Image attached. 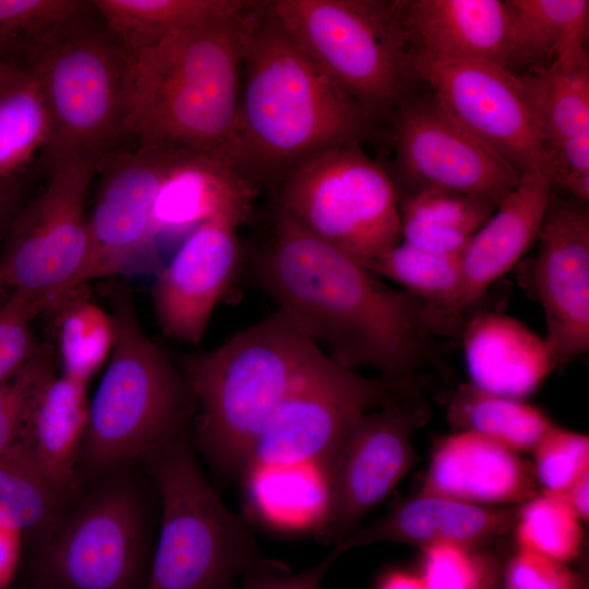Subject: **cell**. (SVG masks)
<instances>
[{"label": "cell", "instance_id": "cell-1", "mask_svg": "<svg viewBox=\"0 0 589 589\" xmlns=\"http://www.w3.org/2000/svg\"><path fill=\"white\" fill-rule=\"evenodd\" d=\"M255 284L327 357L382 377L411 380L430 359L446 318L276 211L266 241L249 254Z\"/></svg>", "mask_w": 589, "mask_h": 589}, {"label": "cell", "instance_id": "cell-2", "mask_svg": "<svg viewBox=\"0 0 589 589\" xmlns=\"http://www.w3.org/2000/svg\"><path fill=\"white\" fill-rule=\"evenodd\" d=\"M374 119L259 1L249 27L226 156L255 188L277 185L303 159L360 144Z\"/></svg>", "mask_w": 589, "mask_h": 589}, {"label": "cell", "instance_id": "cell-3", "mask_svg": "<svg viewBox=\"0 0 589 589\" xmlns=\"http://www.w3.org/2000/svg\"><path fill=\"white\" fill-rule=\"evenodd\" d=\"M412 384L365 376L323 352L255 441L238 478L242 492L281 508L321 505L358 421Z\"/></svg>", "mask_w": 589, "mask_h": 589}, {"label": "cell", "instance_id": "cell-4", "mask_svg": "<svg viewBox=\"0 0 589 589\" xmlns=\"http://www.w3.org/2000/svg\"><path fill=\"white\" fill-rule=\"evenodd\" d=\"M257 4L253 1L233 16L178 31L134 55L139 145L226 153L237 116L245 39Z\"/></svg>", "mask_w": 589, "mask_h": 589}, {"label": "cell", "instance_id": "cell-5", "mask_svg": "<svg viewBox=\"0 0 589 589\" xmlns=\"http://www.w3.org/2000/svg\"><path fill=\"white\" fill-rule=\"evenodd\" d=\"M322 353L277 309L217 348L184 358L181 372L199 408L195 440L216 470L239 478L265 424Z\"/></svg>", "mask_w": 589, "mask_h": 589}, {"label": "cell", "instance_id": "cell-6", "mask_svg": "<svg viewBox=\"0 0 589 589\" xmlns=\"http://www.w3.org/2000/svg\"><path fill=\"white\" fill-rule=\"evenodd\" d=\"M110 297L115 344L88 405L79 459L87 472L151 457L184 434L195 407L182 372L143 330L129 290Z\"/></svg>", "mask_w": 589, "mask_h": 589}, {"label": "cell", "instance_id": "cell-7", "mask_svg": "<svg viewBox=\"0 0 589 589\" xmlns=\"http://www.w3.org/2000/svg\"><path fill=\"white\" fill-rule=\"evenodd\" d=\"M149 458L163 516L145 589H235L262 564L249 526L208 484L185 434Z\"/></svg>", "mask_w": 589, "mask_h": 589}, {"label": "cell", "instance_id": "cell-8", "mask_svg": "<svg viewBox=\"0 0 589 589\" xmlns=\"http://www.w3.org/2000/svg\"><path fill=\"white\" fill-rule=\"evenodd\" d=\"M51 125L41 164L96 163L134 136V56L101 23L64 40L28 72Z\"/></svg>", "mask_w": 589, "mask_h": 589}, {"label": "cell", "instance_id": "cell-9", "mask_svg": "<svg viewBox=\"0 0 589 589\" xmlns=\"http://www.w3.org/2000/svg\"><path fill=\"white\" fill-rule=\"evenodd\" d=\"M265 5L374 120L410 98L417 75L394 1L268 0Z\"/></svg>", "mask_w": 589, "mask_h": 589}, {"label": "cell", "instance_id": "cell-10", "mask_svg": "<svg viewBox=\"0 0 589 589\" xmlns=\"http://www.w3.org/2000/svg\"><path fill=\"white\" fill-rule=\"evenodd\" d=\"M276 187L277 212L363 266L401 240L395 181L358 144L303 159Z\"/></svg>", "mask_w": 589, "mask_h": 589}, {"label": "cell", "instance_id": "cell-11", "mask_svg": "<svg viewBox=\"0 0 589 589\" xmlns=\"http://www.w3.org/2000/svg\"><path fill=\"white\" fill-rule=\"evenodd\" d=\"M96 164L83 158L50 164L39 192L12 220L0 259L2 284L45 310L79 288L89 253L87 200Z\"/></svg>", "mask_w": 589, "mask_h": 589}, {"label": "cell", "instance_id": "cell-12", "mask_svg": "<svg viewBox=\"0 0 589 589\" xmlns=\"http://www.w3.org/2000/svg\"><path fill=\"white\" fill-rule=\"evenodd\" d=\"M434 101L464 130L522 175L543 169L536 80L500 67L411 55Z\"/></svg>", "mask_w": 589, "mask_h": 589}, {"label": "cell", "instance_id": "cell-13", "mask_svg": "<svg viewBox=\"0 0 589 589\" xmlns=\"http://www.w3.org/2000/svg\"><path fill=\"white\" fill-rule=\"evenodd\" d=\"M143 508L124 484L108 485L56 524L39 557L52 589H145L149 566Z\"/></svg>", "mask_w": 589, "mask_h": 589}, {"label": "cell", "instance_id": "cell-14", "mask_svg": "<svg viewBox=\"0 0 589 589\" xmlns=\"http://www.w3.org/2000/svg\"><path fill=\"white\" fill-rule=\"evenodd\" d=\"M184 154L137 144L97 161L99 182L88 214L89 253L79 287L123 274L157 275L163 268L153 205L167 173Z\"/></svg>", "mask_w": 589, "mask_h": 589}, {"label": "cell", "instance_id": "cell-15", "mask_svg": "<svg viewBox=\"0 0 589 589\" xmlns=\"http://www.w3.org/2000/svg\"><path fill=\"white\" fill-rule=\"evenodd\" d=\"M429 416L428 405L412 384L358 421L338 459L321 541L340 543L394 490L417 462L411 436Z\"/></svg>", "mask_w": 589, "mask_h": 589}, {"label": "cell", "instance_id": "cell-16", "mask_svg": "<svg viewBox=\"0 0 589 589\" xmlns=\"http://www.w3.org/2000/svg\"><path fill=\"white\" fill-rule=\"evenodd\" d=\"M396 163L407 192L441 189L498 205L521 175L455 122L433 98L404 101L392 115Z\"/></svg>", "mask_w": 589, "mask_h": 589}, {"label": "cell", "instance_id": "cell-17", "mask_svg": "<svg viewBox=\"0 0 589 589\" xmlns=\"http://www.w3.org/2000/svg\"><path fill=\"white\" fill-rule=\"evenodd\" d=\"M534 286L555 368L589 349V209L552 190L539 235Z\"/></svg>", "mask_w": 589, "mask_h": 589}, {"label": "cell", "instance_id": "cell-18", "mask_svg": "<svg viewBox=\"0 0 589 589\" xmlns=\"http://www.w3.org/2000/svg\"><path fill=\"white\" fill-rule=\"evenodd\" d=\"M244 221L227 214L202 223L157 273L152 301L169 338L191 345L202 340L242 259L238 228Z\"/></svg>", "mask_w": 589, "mask_h": 589}, {"label": "cell", "instance_id": "cell-19", "mask_svg": "<svg viewBox=\"0 0 589 589\" xmlns=\"http://www.w3.org/2000/svg\"><path fill=\"white\" fill-rule=\"evenodd\" d=\"M394 5L410 56L483 62L527 74L507 0H406Z\"/></svg>", "mask_w": 589, "mask_h": 589}, {"label": "cell", "instance_id": "cell-20", "mask_svg": "<svg viewBox=\"0 0 589 589\" xmlns=\"http://www.w3.org/2000/svg\"><path fill=\"white\" fill-rule=\"evenodd\" d=\"M539 492L531 462L468 431H458L437 443L419 491L494 507L520 505Z\"/></svg>", "mask_w": 589, "mask_h": 589}, {"label": "cell", "instance_id": "cell-21", "mask_svg": "<svg viewBox=\"0 0 589 589\" xmlns=\"http://www.w3.org/2000/svg\"><path fill=\"white\" fill-rule=\"evenodd\" d=\"M518 509L519 505L482 506L419 493L354 530L334 549L342 555L351 549L377 542L406 543L421 549L438 543L476 548L513 531Z\"/></svg>", "mask_w": 589, "mask_h": 589}, {"label": "cell", "instance_id": "cell-22", "mask_svg": "<svg viewBox=\"0 0 589 589\" xmlns=\"http://www.w3.org/2000/svg\"><path fill=\"white\" fill-rule=\"evenodd\" d=\"M552 190L544 169L524 172L470 239L460 253V312L510 271L539 238Z\"/></svg>", "mask_w": 589, "mask_h": 589}, {"label": "cell", "instance_id": "cell-23", "mask_svg": "<svg viewBox=\"0 0 589 589\" xmlns=\"http://www.w3.org/2000/svg\"><path fill=\"white\" fill-rule=\"evenodd\" d=\"M259 189L225 154L187 153L169 170L154 201L152 224L157 242L164 235L188 230L220 215L244 220Z\"/></svg>", "mask_w": 589, "mask_h": 589}, {"label": "cell", "instance_id": "cell-24", "mask_svg": "<svg viewBox=\"0 0 589 589\" xmlns=\"http://www.w3.org/2000/svg\"><path fill=\"white\" fill-rule=\"evenodd\" d=\"M462 348L470 384L503 397L522 400L555 369L545 339L503 313L473 316Z\"/></svg>", "mask_w": 589, "mask_h": 589}, {"label": "cell", "instance_id": "cell-25", "mask_svg": "<svg viewBox=\"0 0 589 589\" xmlns=\"http://www.w3.org/2000/svg\"><path fill=\"white\" fill-rule=\"evenodd\" d=\"M86 386L51 372L38 385L26 418L22 452L62 496L76 483L88 418Z\"/></svg>", "mask_w": 589, "mask_h": 589}, {"label": "cell", "instance_id": "cell-26", "mask_svg": "<svg viewBox=\"0 0 589 589\" xmlns=\"http://www.w3.org/2000/svg\"><path fill=\"white\" fill-rule=\"evenodd\" d=\"M99 23L94 0H0V62L28 73L55 47Z\"/></svg>", "mask_w": 589, "mask_h": 589}, {"label": "cell", "instance_id": "cell-27", "mask_svg": "<svg viewBox=\"0 0 589 589\" xmlns=\"http://www.w3.org/2000/svg\"><path fill=\"white\" fill-rule=\"evenodd\" d=\"M50 137L44 96L28 73L0 98V225L15 213L27 170L41 161Z\"/></svg>", "mask_w": 589, "mask_h": 589}, {"label": "cell", "instance_id": "cell-28", "mask_svg": "<svg viewBox=\"0 0 589 589\" xmlns=\"http://www.w3.org/2000/svg\"><path fill=\"white\" fill-rule=\"evenodd\" d=\"M497 205L460 192L423 189L398 196L401 241L443 254H460Z\"/></svg>", "mask_w": 589, "mask_h": 589}, {"label": "cell", "instance_id": "cell-29", "mask_svg": "<svg viewBox=\"0 0 589 589\" xmlns=\"http://www.w3.org/2000/svg\"><path fill=\"white\" fill-rule=\"evenodd\" d=\"M250 0H94L105 27L134 56L182 29L233 16Z\"/></svg>", "mask_w": 589, "mask_h": 589}, {"label": "cell", "instance_id": "cell-30", "mask_svg": "<svg viewBox=\"0 0 589 589\" xmlns=\"http://www.w3.org/2000/svg\"><path fill=\"white\" fill-rule=\"evenodd\" d=\"M446 419L457 431L481 434L517 453L533 452L554 425L534 406L484 392L470 383L456 387Z\"/></svg>", "mask_w": 589, "mask_h": 589}, {"label": "cell", "instance_id": "cell-31", "mask_svg": "<svg viewBox=\"0 0 589 589\" xmlns=\"http://www.w3.org/2000/svg\"><path fill=\"white\" fill-rule=\"evenodd\" d=\"M75 288L44 312L53 316L57 351L63 376L87 385L109 359L115 344L111 313Z\"/></svg>", "mask_w": 589, "mask_h": 589}, {"label": "cell", "instance_id": "cell-32", "mask_svg": "<svg viewBox=\"0 0 589 589\" xmlns=\"http://www.w3.org/2000/svg\"><path fill=\"white\" fill-rule=\"evenodd\" d=\"M545 155L589 132V58L580 48L533 72Z\"/></svg>", "mask_w": 589, "mask_h": 589}, {"label": "cell", "instance_id": "cell-33", "mask_svg": "<svg viewBox=\"0 0 589 589\" xmlns=\"http://www.w3.org/2000/svg\"><path fill=\"white\" fill-rule=\"evenodd\" d=\"M517 38L531 72L587 48L589 1L507 0Z\"/></svg>", "mask_w": 589, "mask_h": 589}, {"label": "cell", "instance_id": "cell-34", "mask_svg": "<svg viewBox=\"0 0 589 589\" xmlns=\"http://www.w3.org/2000/svg\"><path fill=\"white\" fill-rule=\"evenodd\" d=\"M419 298L450 323L460 313V254H443L399 241L366 266Z\"/></svg>", "mask_w": 589, "mask_h": 589}, {"label": "cell", "instance_id": "cell-35", "mask_svg": "<svg viewBox=\"0 0 589 589\" xmlns=\"http://www.w3.org/2000/svg\"><path fill=\"white\" fill-rule=\"evenodd\" d=\"M62 498L22 450L0 456V525L47 533L59 521Z\"/></svg>", "mask_w": 589, "mask_h": 589}, {"label": "cell", "instance_id": "cell-36", "mask_svg": "<svg viewBox=\"0 0 589 589\" xmlns=\"http://www.w3.org/2000/svg\"><path fill=\"white\" fill-rule=\"evenodd\" d=\"M581 520L557 493L541 491L519 505L513 528L518 550L567 563L582 546Z\"/></svg>", "mask_w": 589, "mask_h": 589}, {"label": "cell", "instance_id": "cell-37", "mask_svg": "<svg viewBox=\"0 0 589 589\" xmlns=\"http://www.w3.org/2000/svg\"><path fill=\"white\" fill-rule=\"evenodd\" d=\"M52 346L50 341L39 344L29 361L0 382V456L22 450L32 398L40 382L56 371Z\"/></svg>", "mask_w": 589, "mask_h": 589}, {"label": "cell", "instance_id": "cell-38", "mask_svg": "<svg viewBox=\"0 0 589 589\" xmlns=\"http://www.w3.org/2000/svg\"><path fill=\"white\" fill-rule=\"evenodd\" d=\"M534 476L541 491L564 493L589 471V437L553 425L533 449Z\"/></svg>", "mask_w": 589, "mask_h": 589}, {"label": "cell", "instance_id": "cell-39", "mask_svg": "<svg viewBox=\"0 0 589 589\" xmlns=\"http://www.w3.org/2000/svg\"><path fill=\"white\" fill-rule=\"evenodd\" d=\"M492 558L474 548L438 543L422 549L426 589H482L493 582Z\"/></svg>", "mask_w": 589, "mask_h": 589}, {"label": "cell", "instance_id": "cell-40", "mask_svg": "<svg viewBox=\"0 0 589 589\" xmlns=\"http://www.w3.org/2000/svg\"><path fill=\"white\" fill-rule=\"evenodd\" d=\"M43 312L40 303L15 291L0 306V382L16 373L38 350L32 323Z\"/></svg>", "mask_w": 589, "mask_h": 589}, {"label": "cell", "instance_id": "cell-41", "mask_svg": "<svg viewBox=\"0 0 589 589\" xmlns=\"http://www.w3.org/2000/svg\"><path fill=\"white\" fill-rule=\"evenodd\" d=\"M552 188L580 202L589 200V132L566 140L546 154L543 168Z\"/></svg>", "mask_w": 589, "mask_h": 589}, {"label": "cell", "instance_id": "cell-42", "mask_svg": "<svg viewBox=\"0 0 589 589\" xmlns=\"http://www.w3.org/2000/svg\"><path fill=\"white\" fill-rule=\"evenodd\" d=\"M505 589H579L577 576L565 563L518 550L504 573Z\"/></svg>", "mask_w": 589, "mask_h": 589}, {"label": "cell", "instance_id": "cell-43", "mask_svg": "<svg viewBox=\"0 0 589 589\" xmlns=\"http://www.w3.org/2000/svg\"><path fill=\"white\" fill-rule=\"evenodd\" d=\"M340 556L334 549L325 560L294 575L276 574L269 569L268 563L260 564L244 575L240 589H320L325 574Z\"/></svg>", "mask_w": 589, "mask_h": 589}, {"label": "cell", "instance_id": "cell-44", "mask_svg": "<svg viewBox=\"0 0 589 589\" xmlns=\"http://www.w3.org/2000/svg\"><path fill=\"white\" fill-rule=\"evenodd\" d=\"M21 533L0 525V589H7L16 570Z\"/></svg>", "mask_w": 589, "mask_h": 589}, {"label": "cell", "instance_id": "cell-45", "mask_svg": "<svg viewBox=\"0 0 589 589\" xmlns=\"http://www.w3.org/2000/svg\"><path fill=\"white\" fill-rule=\"evenodd\" d=\"M589 471L577 479L564 493H557L568 503L581 521L589 518Z\"/></svg>", "mask_w": 589, "mask_h": 589}, {"label": "cell", "instance_id": "cell-46", "mask_svg": "<svg viewBox=\"0 0 589 589\" xmlns=\"http://www.w3.org/2000/svg\"><path fill=\"white\" fill-rule=\"evenodd\" d=\"M378 589H426V587L421 576L393 572L382 579Z\"/></svg>", "mask_w": 589, "mask_h": 589}, {"label": "cell", "instance_id": "cell-47", "mask_svg": "<svg viewBox=\"0 0 589 589\" xmlns=\"http://www.w3.org/2000/svg\"><path fill=\"white\" fill-rule=\"evenodd\" d=\"M27 74V72L19 68L0 62V98L25 79Z\"/></svg>", "mask_w": 589, "mask_h": 589}, {"label": "cell", "instance_id": "cell-48", "mask_svg": "<svg viewBox=\"0 0 589 589\" xmlns=\"http://www.w3.org/2000/svg\"><path fill=\"white\" fill-rule=\"evenodd\" d=\"M31 589H52V588H50V587H48V586H45V585H43V584H39V585L34 586V587L31 588Z\"/></svg>", "mask_w": 589, "mask_h": 589}, {"label": "cell", "instance_id": "cell-49", "mask_svg": "<svg viewBox=\"0 0 589 589\" xmlns=\"http://www.w3.org/2000/svg\"><path fill=\"white\" fill-rule=\"evenodd\" d=\"M2 288H5V287L3 286L2 280H1V277H0V290H1Z\"/></svg>", "mask_w": 589, "mask_h": 589}, {"label": "cell", "instance_id": "cell-50", "mask_svg": "<svg viewBox=\"0 0 589 589\" xmlns=\"http://www.w3.org/2000/svg\"><path fill=\"white\" fill-rule=\"evenodd\" d=\"M5 299H7V298H5ZM5 299H4V300H5ZM4 300L0 301V306L2 305V303L4 302Z\"/></svg>", "mask_w": 589, "mask_h": 589}]
</instances>
